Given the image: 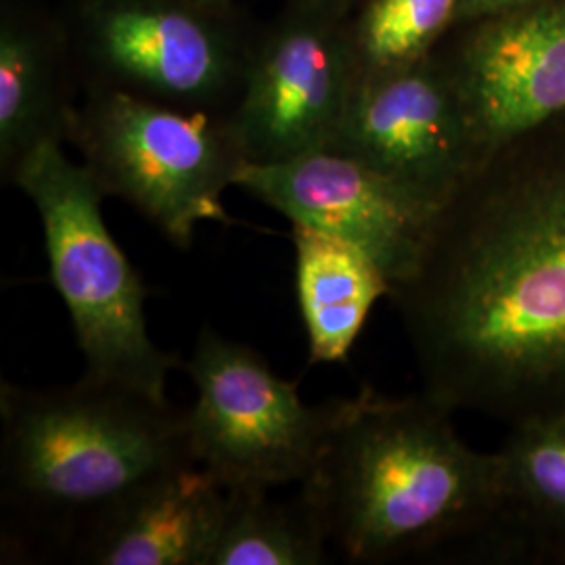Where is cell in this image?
I'll return each instance as SVG.
<instances>
[{
    "label": "cell",
    "mask_w": 565,
    "mask_h": 565,
    "mask_svg": "<svg viewBox=\"0 0 565 565\" xmlns=\"http://www.w3.org/2000/svg\"><path fill=\"white\" fill-rule=\"evenodd\" d=\"M235 186L291 224L354 243L384 270L390 289L415 273L443 212L333 149L289 162L245 163Z\"/></svg>",
    "instance_id": "cell-11"
},
{
    "label": "cell",
    "mask_w": 565,
    "mask_h": 565,
    "mask_svg": "<svg viewBox=\"0 0 565 565\" xmlns=\"http://www.w3.org/2000/svg\"><path fill=\"white\" fill-rule=\"evenodd\" d=\"M82 84L60 4L0 0V174L44 142L65 145Z\"/></svg>",
    "instance_id": "cell-12"
},
{
    "label": "cell",
    "mask_w": 565,
    "mask_h": 565,
    "mask_svg": "<svg viewBox=\"0 0 565 565\" xmlns=\"http://www.w3.org/2000/svg\"><path fill=\"white\" fill-rule=\"evenodd\" d=\"M9 184L39 212L49 275L74 324L84 377L168 403V375L184 363L147 331L145 285L103 221L99 184L60 142L28 153Z\"/></svg>",
    "instance_id": "cell-4"
},
{
    "label": "cell",
    "mask_w": 565,
    "mask_h": 565,
    "mask_svg": "<svg viewBox=\"0 0 565 565\" xmlns=\"http://www.w3.org/2000/svg\"><path fill=\"white\" fill-rule=\"evenodd\" d=\"M84 86H107L184 111L231 116L258 28L242 9L191 0H61Z\"/></svg>",
    "instance_id": "cell-6"
},
{
    "label": "cell",
    "mask_w": 565,
    "mask_h": 565,
    "mask_svg": "<svg viewBox=\"0 0 565 565\" xmlns=\"http://www.w3.org/2000/svg\"><path fill=\"white\" fill-rule=\"evenodd\" d=\"M0 422L2 503L72 543L135 490L195 463L186 411L88 377L46 390L2 380Z\"/></svg>",
    "instance_id": "cell-3"
},
{
    "label": "cell",
    "mask_w": 565,
    "mask_h": 565,
    "mask_svg": "<svg viewBox=\"0 0 565 565\" xmlns=\"http://www.w3.org/2000/svg\"><path fill=\"white\" fill-rule=\"evenodd\" d=\"M195 4H202L207 9H218V11H233V9H242L239 2L242 0H191Z\"/></svg>",
    "instance_id": "cell-20"
},
{
    "label": "cell",
    "mask_w": 565,
    "mask_h": 565,
    "mask_svg": "<svg viewBox=\"0 0 565 565\" xmlns=\"http://www.w3.org/2000/svg\"><path fill=\"white\" fill-rule=\"evenodd\" d=\"M287 2H298V4H308V7H319L324 11H331L335 15L350 18V13L356 9L361 0H287Z\"/></svg>",
    "instance_id": "cell-19"
},
{
    "label": "cell",
    "mask_w": 565,
    "mask_h": 565,
    "mask_svg": "<svg viewBox=\"0 0 565 565\" xmlns=\"http://www.w3.org/2000/svg\"><path fill=\"white\" fill-rule=\"evenodd\" d=\"M459 11L461 0H361L348 18L359 81L427 60Z\"/></svg>",
    "instance_id": "cell-17"
},
{
    "label": "cell",
    "mask_w": 565,
    "mask_h": 565,
    "mask_svg": "<svg viewBox=\"0 0 565 565\" xmlns=\"http://www.w3.org/2000/svg\"><path fill=\"white\" fill-rule=\"evenodd\" d=\"M224 509L223 486L200 465H184L86 525L74 555L97 565H207Z\"/></svg>",
    "instance_id": "cell-13"
},
{
    "label": "cell",
    "mask_w": 565,
    "mask_h": 565,
    "mask_svg": "<svg viewBox=\"0 0 565 565\" xmlns=\"http://www.w3.org/2000/svg\"><path fill=\"white\" fill-rule=\"evenodd\" d=\"M291 239L308 363H343L390 281L361 247L331 233L291 224Z\"/></svg>",
    "instance_id": "cell-15"
},
{
    "label": "cell",
    "mask_w": 565,
    "mask_h": 565,
    "mask_svg": "<svg viewBox=\"0 0 565 565\" xmlns=\"http://www.w3.org/2000/svg\"><path fill=\"white\" fill-rule=\"evenodd\" d=\"M445 207L484 153L436 51L403 70L361 78L327 147Z\"/></svg>",
    "instance_id": "cell-9"
},
{
    "label": "cell",
    "mask_w": 565,
    "mask_h": 565,
    "mask_svg": "<svg viewBox=\"0 0 565 565\" xmlns=\"http://www.w3.org/2000/svg\"><path fill=\"white\" fill-rule=\"evenodd\" d=\"M67 142L105 198H120L189 249L202 223L231 224L223 195L245 166L228 116L84 86Z\"/></svg>",
    "instance_id": "cell-5"
},
{
    "label": "cell",
    "mask_w": 565,
    "mask_h": 565,
    "mask_svg": "<svg viewBox=\"0 0 565 565\" xmlns=\"http://www.w3.org/2000/svg\"><path fill=\"white\" fill-rule=\"evenodd\" d=\"M532 2H541V0H461V11H459V21L457 28L471 23V21L484 20L490 15H499L505 11L520 9Z\"/></svg>",
    "instance_id": "cell-18"
},
{
    "label": "cell",
    "mask_w": 565,
    "mask_h": 565,
    "mask_svg": "<svg viewBox=\"0 0 565 565\" xmlns=\"http://www.w3.org/2000/svg\"><path fill=\"white\" fill-rule=\"evenodd\" d=\"M356 84L348 18L282 0L258 28L228 116L245 162H289L327 149Z\"/></svg>",
    "instance_id": "cell-8"
},
{
    "label": "cell",
    "mask_w": 565,
    "mask_h": 565,
    "mask_svg": "<svg viewBox=\"0 0 565 565\" xmlns=\"http://www.w3.org/2000/svg\"><path fill=\"white\" fill-rule=\"evenodd\" d=\"M273 490H226V509L207 565H323L329 539L302 490L277 501Z\"/></svg>",
    "instance_id": "cell-16"
},
{
    "label": "cell",
    "mask_w": 565,
    "mask_h": 565,
    "mask_svg": "<svg viewBox=\"0 0 565 565\" xmlns=\"http://www.w3.org/2000/svg\"><path fill=\"white\" fill-rule=\"evenodd\" d=\"M300 490L345 562L387 564L478 539L497 507L499 457L465 445L452 411L424 392L364 387Z\"/></svg>",
    "instance_id": "cell-2"
},
{
    "label": "cell",
    "mask_w": 565,
    "mask_h": 565,
    "mask_svg": "<svg viewBox=\"0 0 565 565\" xmlns=\"http://www.w3.org/2000/svg\"><path fill=\"white\" fill-rule=\"evenodd\" d=\"M182 369L198 392L186 411L191 457L224 490L302 484L315 471L345 398L303 403L260 352L210 327Z\"/></svg>",
    "instance_id": "cell-7"
},
{
    "label": "cell",
    "mask_w": 565,
    "mask_h": 565,
    "mask_svg": "<svg viewBox=\"0 0 565 565\" xmlns=\"http://www.w3.org/2000/svg\"><path fill=\"white\" fill-rule=\"evenodd\" d=\"M484 160L565 114V0L455 28L436 49Z\"/></svg>",
    "instance_id": "cell-10"
},
{
    "label": "cell",
    "mask_w": 565,
    "mask_h": 565,
    "mask_svg": "<svg viewBox=\"0 0 565 565\" xmlns=\"http://www.w3.org/2000/svg\"><path fill=\"white\" fill-rule=\"evenodd\" d=\"M387 298L436 403L509 425L565 411V114L486 158Z\"/></svg>",
    "instance_id": "cell-1"
},
{
    "label": "cell",
    "mask_w": 565,
    "mask_h": 565,
    "mask_svg": "<svg viewBox=\"0 0 565 565\" xmlns=\"http://www.w3.org/2000/svg\"><path fill=\"white\" fill-rule=\"evenodd\" d=\"M497 457V507L473 555L565 564V411L511 425Z\"/></svg>",
    "instance_id": "cell-14"
}]
</instances>
